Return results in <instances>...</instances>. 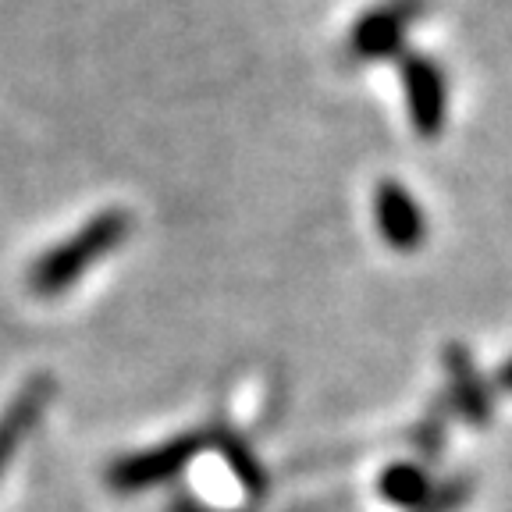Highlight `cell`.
<instances>
[{"label":"cell","mask_w":512,"mask_h":512,"mask_svg":"<svg viewBox=\"0 0 512 512\" xmlns=\"http://www.w3.org/2000/svg\"><path fill=\"white\" fill-rule=\"evenodd\" d=\"M128 232H132V217H128L125 210H104V214H96L93 221L82 224L72 239H64L61 246L47 249V253L32 264L29 288L43 299L61 296V292H68V288L100 260V256L118 249L121 242L128 239Z\"/></svg>","instance_id":"obj_1"},{"label":"cell","mask_w":512,"mask_h":512,"mask_svg":"<svg viewBox=\"0 0 512 512\" xmlns=\"http://www.w3.org/2000/svg\"><path fill=\"white\" fill-rule=\"evenodd\" d=\"M210 445V434H178L171 441H160V445L146 448V452H132V456L118 459V463L107 470V488L118 491V495H139V491H150L164 480L178 477L192 459L200 456V448Z\"/></svg>","instance_id":"obj_2"},{"label":"cell","mask_w":512,"mask_h":512,"mask_svg":"<svg viewBox=\"0 0 512 512\" xmlns=\"http://www.w3.org/2000/svg\"><path fill=\"white\" fill-rule=\"evenodd\" d=\"M424 0H384L381 8L367 11L349 32L352 61H388L406 50L409 25L424 15Z\"/></svg>","instance_id":"obj_3"},{"label":"cell","mask_w":512,"mask_h":512,"mask_svg":"<svg viewBox=\"0 0 512 512\" xmlns=\"http://www.w3.org/2000/svg\"><path fill=\"white\" fill-rule=\"evenodd\" d=\"M402 89H406L409 121L416 136L434 139L448 118V79L445 68L431 54H402Z\"/></svg>","instance_id":"obj_4"},{"label":"cell","mask_w":512,"mask_h":512,"mask_svg":"<svg viewBox=\"0 0 512 512\" xmlns=\"http://www.w3.org/2000/svg\"><path fill=\"white\" fill-rule=\"evenodd\" d=\"M441 363H445L448 406L456 409L470 427H488L491 416H495V388L484 381L470 349L459 342H448L445 352H441Z\"/></svg>","instance_id":"obj_5"},{"label":"cell","mask_w":512,"mask_h":512,"mask_svg":"<svg viewBox=\"0 0 512 512\" xmlns=\"http://www.w3.org/2000/svg\"><path fill=\"white\" fill-rule=\"evenodd\" d=\"M374 217L377 232L399 253H413L424 246L427 239V217L420 210V203L413 200V192L395 178H384L374 189Z\"/></svg>","instance_id":"obj_6"},{"label":"cell","mask_w":512,"mask_h":512,"mask_svg":"<svg viewBox=\"0 0 512 512\" xmlns=\"http://www.w3.org/2000/svg\"><path fill=\"white\" fill-rule=\"evenodd\" d=\"M50 395H54V381L50 377H32L22 392L15 395V402L4 409V416H0V473L8 470L11 456H15L18 445L25 441V434L36 427Z\"/></svg>","instance_id":"obj_7"},{"label":"cell","mask_w":512,"mask_h":512,"mask_svg":"<svg viewBox=\"0 0 512 512\" xmlns=\"http://www.w3.org/2000/svg\"><path fill=\"white\" fill-rule=\"evenodd\" d=\"M377 488H381V498L388 505L413 512L427 502L434 484H431V473L420 463H392L381 473V484H377Z\"/></svg>","instance_id":"obj_8"},{"label":"cell","mask_w":512,"mask_h":512,"mask_svg":"<svg viewBox=\"0 0 512 512\" xmlns=\"http://www.w3.org/2000/svg\"><path fill=\"white\" fill-rule=\"evenodd\" d=\"M210 445H217L224 452V463L232 466V473L239 477V484L249 491V495H264L267 491V477L264 470H260V463H256V456H249V445L239 438V434L224 431V427H217L214 434H210Z\"/></svg>","instance_id":"obj_9"},{"label":"cell","mask_w":512,"mask_h":512,"mask_svg":"<svg viewBox=\"0 0 512 512\" xmlns=\"http://www.w3.org/2000/svg\"><path fill=\"white\" fill-rule=\"evenodd\" d=\"M473 484L466 473H459V477H448L445 484H434V491L427 495V502L420 505V509L413 512H459L463 509V502L470 498Z\"/></svg>","instance_id":"obj_10"},{"label":"cell","mask_w":512,"mask_h":512,"mask_svg":"<svg viewBox=\"0 0 512 512\" xmlns=\"http://www.w3.org/2000/svg\"><path fill=\"white\" fill-rule=\"evenodd\" d=\"M413 438H416V448H420L427 459L438 456L441 445H445V409L434 406L431 409V420H424V424H420V431H416Z\"/></svg>","instance_id":"obj_11"},{"label":"cell","mask_w":512,"mask_h":512,"mask_svg":"<svg viewBox=\"0 0 512 512\" xmlns=\"http://www.w3.org/2000/svg\"><path fill=\"white\" fill-rule=\"evenodd\" d=\"M495 388H498V392H512V356L502 363V367H498V374H495Z\"/></svg>","instance_id":"obj_12"},{"label":"cell","mask_w":512,"mask_h":512,"mask_svg":"<svg viewBox=\"0 0 512 512\" xmlns=\"http://www.w3.org/2000/svg\"><path fill=\"white\" fill-rule=\"evenodd\" d=\"M171 512H214V509H207V505H200V502H192V498H178V502L171 505Z\"/></svg>","instance_id":"obj_13"}]
</instances>
